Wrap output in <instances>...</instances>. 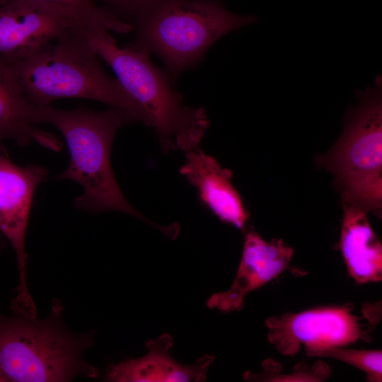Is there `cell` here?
I'll return each mask as SVG.
<instances>
[{
	"label": "cell",
	"mask_w": 382,
	"mask_h": 382,
	"mask_svg": "<svg viewBox=\"0 0 382 382\" xmlns=\"http://www.w3.org/2000/svg\"><path fill=\"white\" fill-rule=\"evenodd\" d=\"M41 123L55 127L64 137L70 154L69 164L57 176L79 183L83 192L75 200L77 209L92 212L118 211L157 227L164 235L169 226L154 224L125 199L112 172L110 153L114 137L123 125L133 122L125 112L111 108L97 112L84 106L62 110L37 106Z\"/></svg>",
	"instance_id": "obj_1"
},
{
	"label": "cell",
	"mask_w": 382,
	"mask_h": 382,
	"mask_svg": "<svg viewBox=\"0 0 382 382\" xmlns=\"http://www.w3.org/2000/svg\"><path fill=\"white\" fill-rule=\"evenodd\" d=\"M87 37L140 106L144 124L156 130L163 152L199 147L209 125L205 110L183 105L174 80L151 61L148 52L127 45L119 47L103 28L89 30Z\"/></svg>",
	"instance_id": "obj_2"
},
{
	"label": "cell",
	"mask_w": 382,
	"mask_h": 382,
	"mask_svg": "<svg viewBox=\"0 0 382 382\" xmlns=\"http://www.w3.org/2000/svg\"><path fill=\"white\" fill-rule=\"evenodd\" d=\"M256 20L228 11L220 0H160L131 18L134 37L127 45L157 55L174 80L198 65L222 36Z\"/></svg>",
	"instance_id": "obj_3"
},
{
	"label": "cell",
	"mask_w": 382,
	"mask_h": 382,
	"mask_svg": "<svg viewBox=\"0 0 382 382\" xmlns=\"http://www.w3.org/2000/svg\"><path fill=\"white\" fill-rule=\"evenodd\" d=\"M90 30L59 39L25 59L8 62L25 96L37 106L67 98L97 100L126 112L133 122L144 123L139 104L101 66L87 37Z\"/></svg>",
	"instance_id": "obj_4"
},
{
	"label": "cell",
	"mask_w": 382,
	"mask_h": 382,
	"mask_svg": "<svg viewBox=\"0 0 382 382\" xmlns=\"http://www.w3.org/2000/svg\"><path fill=\"white\" fill-rule=\"evenodd\" d=\"M62 311L61 303L54 300L44 319L0 314V382L70 381L79 376H98V369L83 359L95 334L71 332L62 322Z\"/></svg>",
	"instance_id": "obj_5"
},
{
	"label": "cell",
	"mask_w": 382,
	"mask_h": 382,
	"mask_svg": "<svg viewBox=\"0 0 382 382\" xmlns=\"http://www.w3.org/2000/svg\"><path fill=\"white\" fill-rule=\"evenodd\" d=\"M359 103L347 111L345 129L326 163L336 177L343 204L368 212L382 202V78L358 92Z\"/></svg>",
	"instance_id": "obj_6"
},
{
	"label": "cell",
	"mask_w": 382,
	"mask_h": 382,
	"mask_svg": "<svg viewBox=\"0 0 382 382\" xmlns=\"http://www.w3.org/2000/svg\"><path fill=\"white\" fill-rule=\"evenodd\" d=\"M95 27L58 8L29 0L0 4V58H28L55 41Z\"/></svg>",
	"instance_id": "obj_7"
},
{
	"label": "cell",
	"mask_w": 382,
	"mask_h": 382,
	"mask_svg": "<svg viewBox=\"0 0 382 382\" xmlns=\"http://www.w3.org/2000/svg\"><path fill=\"white\" fill-rule=\"evenodd\" d=\"M47 175L46 169L36 165L17 166L0 151V232L15 251L19 277L11 309L32 317L37 316V310L27 284L25 241L33 195Z\"/></svg>",
	"instance_id": "obj_8"
},
{
	"label": "cell",
	"mask_w": 382,
	"mask_h": 382,
	"mask_svg": "<svg viewBox=\"0 0 382 382\" xmlns=\"http://www.w3.org/2000/svg\"><path fill=\"white\" fill-rule=\"evenodd\" d=\"M351 309L347 306L321 307L270 317L265 320L268 340L286 357L295 356L301 345L306 350L343 347L360 340L369 341V332Z\"/></svg>",
	"instance_id": "obj_9"
},
{
	"label": "cell",
	"mask_w": 382,
	"mask_h": 382,
	"mask_svg": "<svg viewBox=\"0 0 382 382\" xmlns=\"http://www.w3.org/2000/svg\"><path fill=\"white\" fill-rule=\"evenodd\" d=\"M293 255L294 249L282 239L267 242L257 232L249 231L231 286L212 294L207 301L208 307L223 313L241 310L245 296L288 270Z\"/></svg>",
	"instance_id": "obj_10"
},
{
	"label": "cell",
	"mask_w": 382,
	"mask_h": 382,
	"mask_svg": "<svg viewBox=\"0 0 382 382\" xmlns=\"http://www.w3.org/2000/svg\"><path fill=\"white\" fill-rule=\"evenodd\" d=\"M185 153L180 173L197 188L203 204L223 222L244 230L249 216L231 183L232 172L199 147Z\"/></svg>",
	"instance_id": "obj_11"
},
{
	"label": "cell",
	"mask_w": 382,
	"mask_h": 382,
	"mask_svg": "<svg viewBox=\"0 0 382 382\" xmlns=\"http://www.w3.org/2000/svg\"><path fill=\"white\" fill-rule=\"evenodd\" d=\"M173 339L163 334L146 343L148 353L140 358L132 359L111 366L104 381L112 382H172L204 381L214 357L205 354L192 365H183L175 361L170 354Z\"/></svg>",
	"instance_id": "obj_12"
},
{
	"label": "cell",
	"mask_w": 382,
	"mask_h": 382,
	"mask_svg": "<svg viewBox=\"0 0 382 382\" xmlns=\"http://www.w3.org/2000/svg\"><path fill=\"white\" fill-rule=\"evenodd\" d=\"M37 106L25 96L13 67L0 58V142L12 140L19 146L36 142L52 151L61 142L40 129Z\"/></svg>",
	"instance_id": "obj_13"
},
{
	"label": "cell",
	"mask_w": 382,
	"mask_h": 382,
	"mask_svg": "<svg viewBox=\"0 0 382 382\" xmlns=\"http://www.w3.org/2000/svg\"><path fill=\"white\" fill-rule=\"evenodd\" d=\"M339 246L350 276L358 284L382 279V245L372 229L367 212L343 204Z\"/></svg>",
	"instance_id": "obj_14"
},
{
	"label": "cell",
	"mask_w": 382,
	"mask_h": 382,
	"mask_svg": "<svg viewBox=\"0 0 382 382\" xmlns=\"http://www.w3.org/2000/svg\"><path fill=\"white\" fill-rule=\"evenodd\" d=\"M62 9L98 28L118 33L132 31L129 23L110 10L98 6L95 0H29Z\"/></svg>",
	"instance_id": "obj_15"
},
{
	"label": "cell",
	"mask_w": 382,
	"mask_h": 382,
	"mask_svg": "<svg viewBox=\"0 0 382 382\" xmlns=\"http://www.w3.org/2000/svg\"><path fill=\"white\" fill-rule=\"evenodd\" d=\"M309 357H330L347 363L363 371L371 382L382 381V352L357 350L342 347H321L306 349Z\"/></svg>",
	"instance_id": "obj_16"
},
{
	"label": "cell",
	"mask_w": 382,
	"mask_h": 382,
	"mask_svg": "<svg viewBox=\"0 0 382 382\" xmlns=\"http://www.w3.org/2000/svg\"><path fill=\"white\" fill-rule=\"evenodd\" d=\"M331 370L323 361H318L312 367L299 364L294 372L289 374H279L272 371L264 369L261 374L245 372L244 378L247 381H323L328 378Z\"/></svg>",
	"instance_id": "obj_17"
},
{
	"label": "cell",
	"mask_w": 382,
	"mask_h": 382,
	"mask_svg": "<svg viewBox=\"0 0 382 382\" xmlns=\"http://www.w3.org/2000/svg\"><path fill=\"white\" fill-rule=\"evenodd\" d=\"M106 8L129 23L131 18L141 10L160 0H103Z\"/></svg>",
	"instance_id": "obj_18"
},
{
	"label": "cell",
	"mask_w": 382,
	"mask_h": 382,
	"mask_svg": "<svg viewBox=\"0 0 382 382\" xmlns=\"http://www.w3.org/2000/svg\"><path fill=\"white\" fill-rule=\"evenodd\" d=\"M4 1H6V0H0V4L4 2Z\"/></svg>",
	"instance_id": "obj_19"
}]
</instances>
